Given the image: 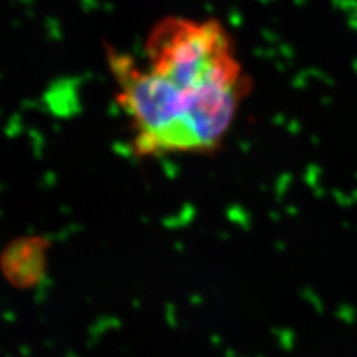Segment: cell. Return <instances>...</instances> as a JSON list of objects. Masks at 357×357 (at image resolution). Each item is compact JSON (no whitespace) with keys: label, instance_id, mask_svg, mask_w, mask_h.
I'll list each match as a JSON object with an SVG mask.
<instances>
[{"label":"cell","instance_id":"1","mask_svg":"<svg viewBox=\"0 0 357 357\" xmlns=\"http://www.w3.org/2000/svg\"><path fill=\"white\" fill-rule=\"evenodd\" d=\"M109 66L119 88V106L131 122L134 152L140 156L216 152L249 94L244 88L186 91L112 50Z\"/></svg>","mask_w":357,"mask_h":357},{"label":"cell","instance_id":"2","mask_svg":"<svg viewBox=\"0 0 357 357\" xmlns=\"http://www.w3.org/2000/svg\"><path fill=\"white\" fill-rule=\"evenodd\" d=\"M148 67L188 91L250 88L227 30L216 21L167 18L146 40Z\"/></svg>","mask_w":357,"mask_h":357}]
</instances>
